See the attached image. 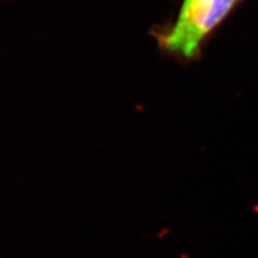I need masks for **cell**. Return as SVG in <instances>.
Masks as SVG:
<instances>
[{
  "label": "cell",
  "instance_id": "obj_1",
  "mask_svg": "<svg viewBox=\"0 0 258 258\" xmlns=\"http://www.w3.org/2000/svg\"><path fill=\"white\" fill-rule=\"evenodd\" d=\"M239 0H183L170 27L157 32L160 49L182 60H194L205 41L220 25Z\"/></svg>",
  "mask_w": 258,
  "mask_h": 258
}]
</instances>
